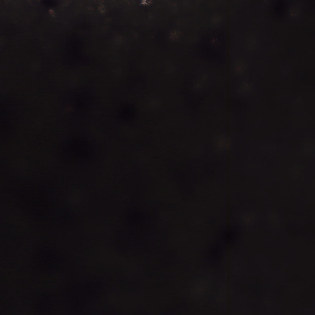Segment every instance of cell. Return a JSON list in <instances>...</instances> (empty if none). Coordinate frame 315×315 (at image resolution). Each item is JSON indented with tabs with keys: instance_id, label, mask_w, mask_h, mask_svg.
Returning <instances> with one entry per match:
<instances>
[{
	"instance_id": "cell-2",
	"label": "cell",
	"mask_w": 315,
	"mask_h": 315,
	"mask_svg": "<svg viewBox=\"0 0 315 315\" xmlns=\"http://www.w3.org/2000/svg\"><path fill=\"white\" fill-rule=\"evenodd\" d=\"M130 108L127 106H122L119 111V117L122 119H127L130 118L131 114Z\"/></svg>"
},
{
	"instance_id": "cell-1",
	"label": "cell",
	"mask_w": 315,
	"mask_h": 315,
	"mask_svg": "<svg viewBox=\"0 0 315 315\" xmlns=\"http://www.w3.org/2000/svg\"><path fill=\"white\" fill-rule=\"evenodd\" d=\"M68 151L70 157L77 161L85 160L91 155V148L90 144L85 139L76 138L72 139L68 145Z\"/></svg>"
},
{
	"instance_id": "cell-3",
	"label": "cell",
	"mask_w": 315,
	"mask_h": 315,
	"mask_svg": "<svg viewBox=\"0 0 315 315\" xmlns=\"http://www.w3.org/2000/svg\"><path fill=\"white\" fill-rule=\"evenodd\" d=\"M285 3L283 2L280 1L275 3L274 6L275 12L278 15L283 14L285 8Z\"/></svg>"
}]
</instances>
